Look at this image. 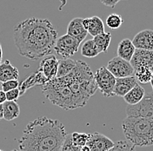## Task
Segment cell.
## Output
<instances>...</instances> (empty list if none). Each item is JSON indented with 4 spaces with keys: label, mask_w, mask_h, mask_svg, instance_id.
<instances>
[{
    "label": "cell",
    "mask_w": 153,
    "mask_h": 151,
    "mask_svg": "<svg viewBox=\"0 0 153 151\" xmlns=\"http://www.w3.org/2000/svg\"><path fill=\"white\" fill-rule=\"evenodd\" d=\"M145 95V90L142 86L137 84L136 86L125 95L124 96V100L127 103L128 105H136L140 103Z\"/></svg>",
    "instance_id": "ac0fdd59"
},
{
    "label": "cell",
    "mask_w": 153,
    "mask_h": 151,
    "mask_svg": "<svg viewBox=\"0 0 153 151\" xmlns=\"http://www.w3.org/2000/svg\"><path fill=\"white\" fill-rule=\"evenodd\" d=\"M76 63H77V60H74L71 58H65V59L59 60L56 78L63 77L70 74L73 70V69L76 67Z\"/></svg>",
    "instance_id": "ffe728a7"
},
{
    "label": "cell",
    "mask_w": 153,
    "mask_h": 151,
    "mask_svg": "<svg viewBox=\"0 0 153 151\" xmlns=\"http://www.w3.org/2000/svg\"><path fill=\"white\" fill-rule=\"evenodd\" d=\"M19 72L18 68L12 65L9 60H5L0 64V82L1 84L10 80H18Z\"/></svg>",
    "instance_id": "2e32d148"
},
{
    "label": "cell",
    "mask_w": 153,
    "mask_h": 151,
    "mask_svg": "<svg viewBox=\"0 0 153 151\" xmlns=\"http://www.w3.org/2000/svg\"><path fill=\"white\" fill-rule=\"evenodd\" d=\"M130 63L133 67L134 70L141 67H146L153 70V50L136 49Z\"/></svg>",
    "instance_id": "30bf717a"
},
{
    "label": "cell",
    "mask_w": 153,
    "mask_h": 151,
    "mask_svg": "<svg viewBox=\"0 0 153 151\" xmlns=\"http://www.w3.org/2000/svg\"><path fill=\"white\" fill-rule=\"evenodd\" d=\"M132 44L137 50H153L152 30H143L138 32L134 37Z\"/></svg>",
    "instance_id": "7c38bea8"
},
{
    "label": "cell",
    "mask_w": 153,
    "mask_h": 151,
    "mask_svg": "<svg viewBox=\"0 0 153 151\" xmlns=\"http://www.w3.org/2000/svg\"><path fill=\"white\" fill-rule=\"evenodd\" d=\"M5 101H6L5 93L3 90H0V104H3Z\"/></svg>",
    "instance_id": "1f68e13d"
},
{
    "label": "cell",
    "mask_w": 153,
    "mask_h": 151,
    "mask_svg": "<svg viewBox=\"0 0 153 151\" xmlns=\"http://www.w3.org/2000/svg\"><path fill=\"white\" fill-rule=\"evenodd\" d=\"M136 48L134 47L132 41L129 38L123 39L117 46V57L130 62L133 57Z\"/></svg>",
    "instance_id": "e0dca14e"
},
{
    "label": "cell",
    "mask_w": 153,
    "mask_h": 151,
    "mask_svg": "<svg viewBox=\"0 0 153 151\" xmlns=\"http://www.w3.org/2000/svg\"><path fill=\"white\" fill-rule=\"evenodd\" d=\"M4 119V109L3 104H0V120Z\"/></svg>",
    "instance_id": "d6a6232c"
},
{
    "label": "cell",
    "mask_w": 153,
    "mask_h": 151,
    "mask_svg": "<svg viewBox=\"0 0 153 151\" xmlns=\"http://www.w3.org/2000/svg\"><path fill=\"white\" fill-rule=\"evenodd\" d=\"M35 85H38V84H37V81H36V79H35L34 73H33V74L29 76L27 78H25V79L21 83V84L19 86L20 95L25 94V93L29 89L34 87Z\"/></svg>",
    "instance_id": "484cf974"
},
{
    "label": "cell",
    "mask_w": 153,
    "mask_h": 151,
    "mask_svg": "<svg viewBox=\"0 0 153 151\" xmlns=\"http://www.w3.org/2000/svg\"><path fill=\"white\" fill-rule=\"evenodd\" d=\"M83 25L93 38L105 32V24L99 17L93 16L91 18L83 19Z\"/></svg>",
    "instance_id": "9a60e30c"
},
{
    "label": "cell",
    "mask_w": 153,
    "mask_h": 151,
    "mask_svg": "<svg viewBox=\"0 0 153 151\" xmlns=\"http://www.w3.org/2000/svg\"><path fill=\"white\" fill-rule=\"evenodd\" d=\"M0 151H4V150H0Z\"/></svg>",
    "instance_id": "f35d334b"
},
{
    "label": "cell",
    "mask_w": 153,
    "mask_h": 151,
    "mask_svg": "<svg viewBox=\"0 0 153 151\" xmlns=\"http://www.w3.org/2000/svg\"><path fill=\"white\" fill-rule=\"evenodd\" d=\"M79 46L80 43L66 34L57 38L54 46V50L57 52V55L63 57V59H65L73 56L78 50Z\"/></svg>",
    "instance_id": "52a82bcc"
},
{
    "label": "cell",
    "mask_w": 153,
    "mask_h": 151,
    "mask_svg": "<svg viewBox=\"0 0 153 151\" xmlns=\"http://www.w3.org/2000/svg\"><path fill=\"white\" fill-rule=\"evenodd\" d=\"M13 38L22 57L37 61L51 55L57 39V31L48 19L30 18L15 26Z\"/></svg>",
    "instance_id": "7a4b0ae2"
},
{
    "label": "cell",
    "mask_w": 153,
    "mask_h": 151,
    "mask_svg": "<svg viewBox=\"0 0 153 151\" xmlns=\"http://www.w3.org/2000/svg\"><path fill=\"white\" fill-rule=\"evenodd\" d=\"M124 23V19L123 18L116 13H112L110 14L107 19H106V24L109 28L112 29V30H116L118 29Z\"/></svg>",
    "instance_id": "d4e9b609"
},
{
    "label": "cell",
    "mask_w": 153,
    "mask_h": 151,
    "mask_svg": "<svg viewBox=\"0 0 153 151\" xmlns=\"http://www.w3.org/2000/svg\"><path fill=\"white\" fill-rule=\"evenodd\" d=\"M80 151H91V150H90V148L87 145H85V146L80 148Z\"/></svg>",
    "instance_id": "e575fe53"
},
{
    "label": "cell",
    "mask_w": 153,
    "mask_h": 151,
    "mask_svg": "<svg viewBox=\"0 0 153 151\" xmlns=\"http://www.w3.org/2000/svg\"><path fill=\"white\" fill-rule=\"evenodd\" d=\"M4 109V119L5 121H12L19 117L20 115V108L17 102L5 101L3 104Z\"/></svg>",
    "instance_id": "d6986e66"
},
{
    "label": "cell",
    "mask_w": 153,
    "mask_h": 151,
    "mask_svg": "<svg viewBox=\"0 0 153 151\" xmlns=\"http://www.w3.org/2000/svg\"><path fill=\"white\" fill-rule=\"evenodd\" d=\"M67 136L65 125L46 116L29 123L19 140L20 151H60Z\"/></svg>",
    "instance_id": "3957f363"
},
{
    "label": "cell",
    "mask_w": 153,
    "mask_h": 151,
    "mask_svg": "<svg viewBox=\"0 0 153 151\" xmlns=\"http://www.w3.org/2000/svg\"><path fill=\"white\" fill-rule=\"evenodd\" d=\"M2 58H3V50H2V46L0 44V64L2 63Z\"/></svg>",
    "instance_id": "d590c367"
},
{
    "label": "cell",
    "mask_w": 153,
    "mask_h": 151,
    "mask_svg": "<svg viewBox=\"0 0 153 151\" xmlns=\"http://www.w3.org/2000/svg\"><path fill=\"white\" fill-rule=\"evenodd\" d=\"M88 31L83 25V19L76 18L72 19L67 27V35L76 39L78 43H82L87 37Z\"/></svg>",
    "instance_id": "4fadbf2b"
},
{
    "label": "cell",
    "mask_w": 153,
    "mask_h": 151,
    "mask_svg": "<svg viewBox=\"0 0 153 151\" xmlns=\"http://www.w3.org/2000/svg\"><path fill=\"white\" fill-rule=\"evenodd\" d=\"M126 140L132 145L148 147L153 145V121L143 117L126 116L122 123Z\"/></svg>",
    "instance_id": "277c9868"
},
{
    "label": "cell",
    "mask_w": 153,
    "mask_h": 151,
    "mask_svg": "<svg viewBox=\"0 0 153 151\" xmlns=\"http://www.w3.org/2000/svg\"><path fill=\"white\" fill-rule=\"evenodd\" d=\"M111 151H136L135 146L128 141H118Z\"/></svg>",
    "instance_id": "4316f807"
},
{
    "label": "cell",
    "mask_w": 153,
    "mask_h": 151,
    "mask_svg": "<svg viewBox=\"0 0 153 151\" xmlns=\"http://www.w3.org/2000/svg\"><path fill=\"white\" fill-rule=\"evenodd\" d=\"M127 116L143 117L153 121V91L143 96L142 101L136 105H128Z\"/></svg>",
    "instance_id": "5b68a950"
},
{
    "label": "cell",
    "mask_w": 153,
    "mask_h": 151,
    "mask_svg": "<svg viewBox=\"0 0 153 151\" xmlns=\"http://www.w3.org/2000/svg\"><path fill=\"white\" fill-rule=\"evenodd\" d=\"M151 84H152V88L153 90V73H152V79H151Z\"/></svg>",
    "instance_id": "8d00e7d4"
},
{
    "label": "cell",
    "mask_w": 153,
    "mask_h": 151,
    "mask_svg": "<svg viewBox=\"0 0 153 151\" xmlns=\"http://www.w3.org/2000/svg\"><path fill=\"white\" fill-rule=\"evenodd\" d=\"M137 84V82L134 76L123 77V78H116L113 94L114 95L124 97L134 86H136Z\"/></svg>",
    "instance_id": "5bb4252c"
},
{
    "label": "cell",
    "mask_w": 153,
    "mask_h": 151,
    "mask_svg": "<svg viewBox=\"0 0 153 151\" xmlns=\"http://www.w3.org/2000/svg\"><path fill=\"white\" fill-rule=\"evenodd\" d=\"M11 151H20V150H13Z\"/></svg>",
    "instance_id": "74e56055"
},
{
    "label": "cell",
    "mask_w": 153,
    "mask_h": 151,
    "mask_svg": "<svg viewBox=\"0 0 153 151\" xmlns=\"http://www.w3.org/2000/svg\"><path fill=\"white\" fill-rule=\"evenodd\" d=\"M91 151H109L112 150L115 142L101 133L90 134V138L86 144Z\"/></svg>",
    "instance_id": "9c48e42d"
},
{
    "label": "cell",
    "mask_w": 153,
    "mask_h": 151,
    "mask_svg": "<svg viewBox=\"0 0 153 151\" xmlns=\"http://www.w3.org/2000/svg\"><path fill=\"white\" fill-rule=\"evenodd\" d=\"M19 86V83L18 80H10V81H6V82L2 83V89H3V91L4 93L8 92L11 90L18 89Z\"/></svg>",
    "instance_id": "f1b7e54d"
},
{
    "label": "cell",
    "mask_w": 153,
    "mask_h": 151,
    "mask_svg": "<svg viewBox=\"0 0 153 151\" xmlns=\"http://www.w3.org/2000/svg\"><path fill=\"white\" fill-rule=\"evenodd\" d=\"M111 150H109V151H111Z\"/></svg>",
    "instance_id": "ab89813d"
},
{
    "label": "cell",
    "mask_w": 153,
    "mask_h": 151,
    "mask_svg": "<svg viewBox=\"0 0 153 151\" xmlns=\"http://www.w3.org/2000/svg\"><path fill=\"white\" fill-rule=\"evenodd\" d=\"M41 90L51 104L71 110L85 107L97 90V86L90 66L78 60L70 74L49 81L41 86Z\"/></svg>",
    "instance_id": "6da1fadb"
},
{
    "label": "cell",
    "mask_w": 153,
    "mask_h": 151,
    "mask_svg": "<svg viewBox=\"0 0 153 151\" xmlns=\"http://www.w3.org/2000/svg\"><path fill=\"white\" fill-rule=\"evenodd\" d=\"M60 151H80V148L75 146L71 139V134L67 135L65 141L64 142Z\"/></svg>",
    "instance_id": "83f0119b"
},
{
    "label": "cell",
    "mask_w": 153,
    "mask_h": 151,
    "mask_svg": "<svg viewBox=\"0 0 153 151\" xmlns=\"http://www.w3.org/2000/svg\"><path fill=\"white\" fill-rule=\"evenodd\" d=\"M60 2H61V4H60V6H59V10H62L63 7L66 4L67 0H60Z\"/></svg>",
    "instance_id": "836d02e7"
},
{
    "label": "cell",
    "mask_w": 153,
    "mask_h": 151,
    "mask_svg": "<svg viewBox=\"0 0 153 151\" xmlns=\"http://www.w3.org/2000/svg\"><path fill=\"white\" fill-rule=\"evenodd\" d=\"M153 70L146 67H141L134 70V76L136 77L137 81L141 84H148L151 82Z\"/></svg>",
    "instance_id": "603a6c76"
},
{
    "label": "cell",
    "mask_w": 153,
    "mask_h": 151,
    "mask_svg": "<svg viewBox=\"0 0 153 151\" xmlns=\"http://www.w3.org/2000/svg\"><path fill=\"white\" fill-rule=\"evenodd\" d=\"M106 69L116 78H123L134 75V69L131 63L118 57H113L109 61Z\"/></svg>",
    "instance_id": "ba28073f"
},
{
    "label": "cell",
    "mask_w": 153,
    "mask_h": 151,
    "mask_svg": "<svg viewBox=\"0 0 153 151\" xmlns=\"http://www.w3.org/2000/svg\"><path fill=\"white\" fill-rule=\"evenodd\" d=\"M100 1L105 6H108V7H111V8H114L115 6L117 5V4L120 0H100Z\"/></svg>",
    "instance_id": "4dcf8cb0"
},
{
    "label": "cell",
    "mask_w": 153,
    "mask_h": 151,
    "mask_svg": "<svg viewBox=\"0 0 153 151\" xmlns=\"http://www.w3.org/2000/svg\"><path fill=\"white\" fill-rule=\"evenodd\" d=\"M19 96H20V92H19V88L11 90L5 93L6 101H10V102H17Z\"/></svg>",
    "instance_id": "f546056e"
},
{
    "label": "cell",
    "mask_w": 153,
    "mask_h": 151,
    "mask_svg": "<svg viewBox=\"0 0 153 151\" xmlns=\"http://www.w3.org/2000/svg\"><path fill=\"white\" fill-rule=\"evenodd\" d=\"M95 43L96 46L97 48L98 51L106 53L108 50V48L111 44V33H106L104 32L102 34H99L97 36H96L92 39Z\"/></svg>",
    "instance_id": "44dd1931"
},
{
    "label": "cell",
    "mask_w": 153,
    "mask_h": 151,
    "mask_svg": "<svg viewBox=\"0 0 153 151\" xmlns=\"http://www.w3.org/2000/svg\"><path fill=\"white\" fill-rule=\"evenodd\" d=\"M89 138H90V134H86V133L73 132L72 134H71V139L72 143L79 148L85 146Z\"/></svg>",
    "instance_id": "cb8c5ba5"
},
{
    "label": "cell",
    "mask_w": 153,
    "mask_h": 151,
    "mask_svg": "<svg viewBox=\"0 0 153 151\" xmlns=\"http://www.w3.org/2000/svg\"><path fill=\"white\" fill-rule=\"evenodd\" d=\"M94 79L101 93L106 97L113 96L116 77L112 75L106 67L99 68L94 74Z\"/></svg>",
    "instance_id": "8992f818"
},
{
    "label": "cell",
    "mask_w": 153,
    "mask_h": 151,
    "mask_svg": "<svg viewBox=\"0 0 153 151\" xmlns=\"http://www.w3.org/2000/svg\"><path fill=\"white\" fill-rule=\"evenodd\" d=\"M58 59L54 55H49L42 58L38 70L49 81L56 78L58 68Z\"/></svg>",
    "instance_id": "8fae6325"
},
{
    "label": "cell",
    "mask_w": 153,
    "mask_h": 151,
    "mask_svg": "<svg viewBox=\"0 0 153 151\" xmlns=\"http://www.w3.org/2000/svg\"><path fill=\"white\" fill-rule=\"evenodd\" d=\"M100 52L98 51L97 48L96 46L95 43L92 39L85 41L81 48V54L82 56L88 58H93L98 56Z\"/></svg>",
    "instance_id": "7402d4cb"
}]
</instances>
